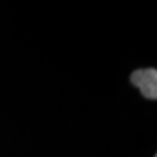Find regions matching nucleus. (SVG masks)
I'll return each mask as SVG.
<instances>
[{
    "label": "nucleus",
    "mask_w": 157,
    "mask_h": 157,
    "mask_svg": "<svg viewBox=\"0 0 157 157\" xmlns=\"http://www.w3.org/2000/svg\"><path fill=\"white\" fill-rule=\"evenodd\" d=\"M131 82L139 88L140 93L149 100L157 98V71L155 68L136 70L130 77Z\"/></svg>",
    "instance_id": "nucleus-1"
},
{
    "label": "nucleus",
    "mask_w": 157,
    "mask_h": 157,
    "mask_svg": "<svg viewBox=\"0 0 157 157\" xmlns=\"http://www.w3.org/2000/svg\"><path fill=\"white\" fill-rule=\"evenodd\" d=\"M155 157H157V156H155Z\"/></svg>",
    "instance_id": "nucleus-2"
}]
</instances>
